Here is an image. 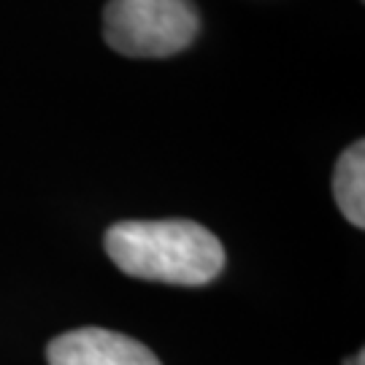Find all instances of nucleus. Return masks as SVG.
Masks as SVG:
<instances>
[{
	"instance_id": "1",
	"label": "nucleus",
	"mask_w": 365,
	"mask_h": 365,
	"mask_svg": "<svg viewBox=\"0 0 365 365\" xmlns=\"http://www.w3.org/2000/svg\"><path fill=\"white\" fill-rule=\"evenodd\" d=\"M106 255L122 274L163 284L200 287L225 268V247L190 220L117 222L106 230Z\"/></svg>"
},
{
	"instance_id": "2",
	"label": "nucleus",
	"mask_w": 365,
	"mask_h": 365,
	"mask_svg": "<svg viewBox=\"0 0 365 365\" xmlns=\"http://www.w3.org/2000/svg\"><path fill=\"white\" fill-rule=\"evenodd\" d=\"M200 33L192 0H108L103 38L133 60H163L184 52Z\"/></svg>"
},
{
	"instance_id": "3",
	"label": "nucleus",
	"mask_w": 365,
	"mask_h": 365,
	"mask_svg": "<svg viewBox=\"0 0 365 365\" xmlns=\"http://www.w3.org/2000/svg\"><path fill=\"white\" fill-rule=\"evenodd\" d=\"M49 365H163L141 341L106 327H78L46 346Z\"/></svg>"
},
{
	"instance_id": "4",
	"label": "nucleus",
	"mask_w": 365,
	"mask_h": 365,
	"mask_svg": "<svg viewBox=\"0 0 365 365\" xmlns=\"http://www.w3.org/2000/svg\"><path fill=\"white\" fill-rule=\"evenodd\" d=\"M333 195L341 214L354 227H365V141H354L341 152L333 173Z\"/></svg>"
},
{
	"instance_id": "5",
	"label": "nucleus",
	"mask_w": 365,
	"mask_h": 365,
	"mask_svg": "<svg viewBox=\"0 0 365 365\" xmlns=\"http://www.w3.org/2000/svg\"><path fill=\"white\" fill-rule=\"evenodd\" d=\"M363 360H365V354H363V349H360V352H357V360H354V357H349V360H346V365H363Z\"/></svg>"
}]
</instances>
